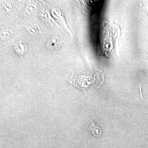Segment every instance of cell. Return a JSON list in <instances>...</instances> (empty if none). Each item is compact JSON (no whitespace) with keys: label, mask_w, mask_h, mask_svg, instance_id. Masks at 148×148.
I'll use <instances>...</instances> for the list:
<instances>
[{"label":"cell","mask_w":148,"mask_h":148,"mask_svg":"<svg viewBox=\"0 0 148 148\" xmlns=\"http://www.w3.org/2000/svg\"><path fill=\"white\" fill-rule=\"evenodd\" d=\"M88 127L90 130H92V132L93 135H100L101 131L98 130V129L101 130L99 127L96 125L95 121H89L88 122Z\"/></svg>","instance_id":"cell-3"},{"label":"cell","mask_w":148,"mask_h":148,"mask_svg":"<svg viewBox=\"0 0 148 148\" xmlns=\"http://www.w3.org/2000/svg\"><path fill=\"white\" fill-rule=\"evenodd\" d=\"M58 38L54 37V38L50 39V40L47 43V47L52 49H54V48L57 47L58 46Z\"/></svg>","instance_id":"cell-4"},{"label":"cell","mask_w":148,"mask_h":148,"mask_svg":"<svg viewBox=\"0 0 148 148\" xmlns=\"http://www.w3.org/2000/svg\"><path fill=\"white\" fill-rule=\"evenodd\" d=\"M121 34L119 26L112 22H104L98 47V53L110 58H116L115 41L117 38L120 36Z\"/></svg>","instance_id":"cell-1"},{"label":"cell","mask_w":148,"mask_h":148,"mask_svg":"<svg viewBox=\"0 0 148 148\" xmlns=\"http://www.w3.org/2000/svg\"><path fill=\"white\" fill-rule=\"evenodd\" d=\"M26 48L27 46L25 42L21 41L15 43L14 45L13 49L14 52L19 55H22L25 53Z\"/></svg>","instance_id":"cell-2"}]
</instances>
